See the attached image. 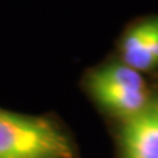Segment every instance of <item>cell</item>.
<instances>
[{"label":"cell","instance_id":"1","mask_svg":"<svg viewBox=\"0 0 158 158\" xmlns=\"http://www.w3.org/2000/svg\"><path fill=\"white\" fill-rule=\"evenodd\" d=\"M69 136L54 122L0 110V158H75Z\"/></svg>","mask_w":158,"mask_h":158},{"label":"cell","instance_id":"3","mask_svg":"<svg viewBox=\"0 0 158 158\" xmlns=\"http://www.w3.org/2000/svg\"><path fill=\"white\" fill-rule=\"evenodd\" d=\"M120 152L122 158H158V104L123 122Z\"/></svg>","mask_w":158,"mask_h":158},{"label":"cell","instance_id":"2","mask_svg":"<svg viewBox=\"0 0 158 158\" xmlns=\"http://www.w3.org/2000/svg\"><path fill=\"white\" fill-rule=\"evenodd\" d=\"M88 91L95 102L118 118L133 117L151 104L142 73L123 62L108 63L88 76Z\"/></svg>","mask_w":158,"mask_h":158},{"label":"cell","instance_id":"4","mask_svg":"<svg viewBox=\"0 0 158 158\" xmlns=\"http://www.w3.org/2000/svg\"><path fill=\"white\" fill-rule=\"evenodd\" d=\"M120 50L122 62L139 73L158 68V18L132 27L123 37Z\"/></svg>","mask_w":158,"mask_h":158}]
</instances>
